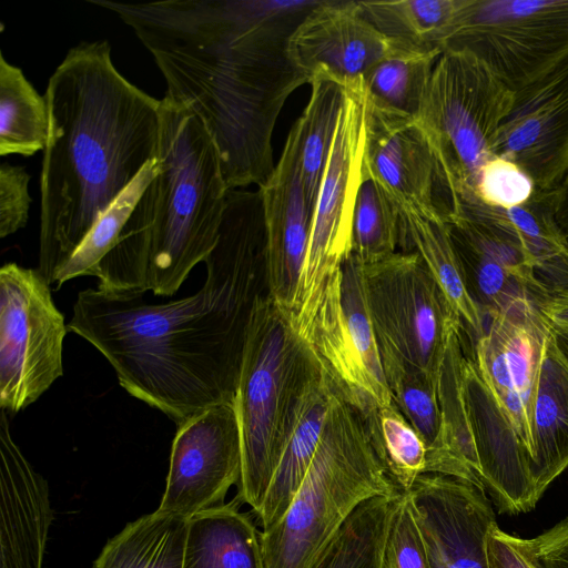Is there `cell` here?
<instances>
[{
    "label": "cell",
    "instance_id": "6da1fadb",
    "mask_svg": "<svg viewBox=\"0 0 568 568\" xmlns=\"http://www.w3.org/2000/svg\"><path fill=\"white\" fill-rule=\"evenodd\" d=\"M260 191L229 190L206 278L194 294L150 304L143 294L78 293L68 331L111 364L120 386L175 424L233 402L254 297L252 275L265 254Z\"/></svg>",
    "mask_w": 568,
    "mask_h": 568
},
{
    "label": "cell",
    "instance_id": "7a4b0ae2",
    "mask_svg": "<svg viewBox=\"0 0 568 568\" xmlns=\"http://www.w3.org/2000/svg\"><path fill=\"white\" fill-rule=\"evenodd\" d=\"M318 0H87L129 26L166 83L163 99L199 115L227 190L263 185L287 98L308 83L288 42Z\"/></svg>",
    "mask_w": 568,
    "mask_h": 568
},
{
    "label": "cell",
    "instance_id": "3957f363",
    "mask_svg": "<svg viewBox=\"0 0 568 568\" xmlns=\"http://www.w3.org/2000/svg\"><path fill=\"white\" fill-rule=\"evenodd\" d=\"M44 98L38 270L51 286L95 222L156 160L161 100L118 71L108 40L72 47Z\"/></svg>",
    "mask_w": 568,
    "mask_h": 568
},
{
    "label": "cell",
    "instance_id": "277c9868",
    "mask_svg": "<svg viewBox=\"0 0 568 568\" xmlns=\"http://www.w3.org/2000/svg\"><path fill=\"white\" fill-rule=\"evenodd\" d=\"M158 173L91 276L98 288L172 296L215 247L227 187L202 119L161 100Z\"/></svg>",
    "mask_w": 568,
    "mask_h": 568
},
{
    "label": "cell",
    "instance_id": "5b68a950",
    "mask_svg": "<svg viewBox=\"0 0 568 568\" xmlns=\"http://www.w3.org/2000/svg\"><path fill=\"white\" fill-rule=\"evenodd\" d=\"M324 368L270 296L250 311L234 395L242 470L236 499L261 510L307 387Z\"/></svg>",
    "mask_w": 568,
    "mask_h": 568
},
{
    "label": "cell",
    "instance_id": "8992f818",
    "mask_svg": "<svg viewBox=\"0 0 568 568\" xmlns=\"http://www.w3.org/2000/svg\"><path fill=\"white\" fill-rule=\"evenodd\" d=\"M399 494L361 414L335 389L301 485L281 519L261 531L266 568H312L359 505Z\"/></svg>",
    "mask_w": 568,
    "mask_h": 568
},
{
    "label": "cell",
    "instance_id": "52a82bcc",
    "mask_svg": "<svg viewBox=\"0 0 568 568\" xmlns=\"http://www.w3.org/2000/svg\"><path fill=\"white\" fill-rule=\"evenodd\" d=\"M513 104V91L473 52L447 49L437 59L417 119L446 185L449 220L475 201L479 176L497 156L498 132Z\"/></svg>",
    "mask_w": 568,
    "mask_h": 568
},
{
    "label": "cell",
    "instance_id": "ba28073f",
    "mask_svg": "<svg viewBox=\"0 0 568 568\" xmlns=\"http://www.w3.org/2000/svg\"><path fill=\"white\" fill-rule=\"evenodd\" d=\"M366 121L364 82L348 84L314 207L294 305L288 314L301 337L308 331L327 285L353 254L354 215L364 181Z\"/></svg>",
    "mask_w": 568,
    "mask_h": 568
},
{
    "label": "cell",
    "instance_id": "9c48e42d",
    "mask_svg": "<svg viewBox=\"0 0 568 568\" xmlns=\"http://www.w3.org/2000/svg\"><path fill=\"white\" fill-rule=\"evenodd\" d=\"M371 318L382 359L438 376L452 332L462 321L415 251L364 265Z\"/></svg>",
    "mask_w": 568,
    "mask_h": 568
},
{
    "label": "cell",
    "instance_id": "30bf717a",
    "mask_svg": "<svg viewBox=\"0 0 568 568\" xmlns=\"http://www.w3.org/2000/svg\"><path fill=\"white\" fill-rule=\"evenodd\" d=\"M447 49L476 54L515 94L568 54V0H460Z\"/></svg>",
    "mask_w": 568,
    "mask_h": 568
},
{
    "label": "cell",
    "instance_id": "8fae6325",
    "mask_svg": "<svg viewBox=\"0 0 568 568\" xmlns=\"http://www.w3.org/2000/svg\"><path fill=\"white\" fill-rule=\"evenodd\" d=\"M39 270L0 268V407L17 414L63 375L68 324Z\"/></svg>",
    "mask_w": 568,
    "mask_h": 568
},
{
    "label": "cell",
    "instance_id": "7c38bea8",
    "mask_svg": "<svg viewBox=\"0 0 568 568\" xmlns=\"http://www.w3.org/2000/svg\"><path fill=\"white\" fill-rule=\"evenodd\" d=\"M303 339L362 418L393 403L368 308L364 264L355 254L327 285Z\"/></svg>",
    "mask_w": 568,
    "mask_h": 568
},
{
    "label": "cell",
    "instance_id": "4fadbf2b",
    "mask_svg": "<svg viewBox=\"0 0 568 568\" xmlns=\"http://www.w3.org/2000/svg\"><path fill=\"white\" fill-rule=\"evenodd\" d=\"M242 446L233 402L204 408L176 424L165 490L156 510L190 519L223 504L239 484Z\"/></svg>",
    "mask_w": 568,
    "mask_h": 568
},
{
    "label": "cell",
    "instance_id": "5bb4252c",
    "mask_svg": "<svg viewBox=\"0 0 568 568\" xmlns=\"http://www.w3.org/2000/svg\"><path fill=\"white\" fill-rule=\"evenodd\" d=\"M363 169L364 179L373 180L397 207L450 219L446 185L419 120L383 109L368 95Z\"/></svg>",
    "mask_w": 568,
    "mask_h": 568
},
{
    "label": "cell",
    "instance_id": "9a60e30c",
    "mask_svg": "<svg viewBox=\"0 0 568 568\" xmlns=\"http://www.w3.org/2000/svg\"><path fill=\"white\" fill-rule=\"evenodd\" d=\"M549 325L540 308L519 305L486 318L473 359L532 459L534 408Z\"/></svg>",
    "mask_w": 568,
    "mask_h": 568
},
{
    "label": "cell",
    "instance_id": "2e32d148",
    "mask_svg": "<svg viewBox=\"0 0 568 568\" xmlns=\"http://www.w3.org/2000/svg\"><path fill=\"white\" fill-rule=\"evenodd\" d=\"M495 153L517 164L536 190L559 189L568 175V54L514 94Z\"/></svg>",
    "mask_w": 568,
    "mask_h": 568
},
{
    "label": "cell",
    "instance_id": "e0dca14e",
    "mask_svg": "<svg viewBox=\"0 0 568 568\" xmlns=\"http://www.w3.org/2000/svg\"><path fill=\"white\" fill-rule=\"evenodd\" d=\"M406 495L430 568H489L487 538L497 521L483 487L458 477L424 474Z\"/></svg>",
    "mask_w": 568,
    "mask_h": 568
},
{
    "label": "cell",
    "instance_id": "ac0fdd59",
    "mask_svg": "<svg viewBox=\"0 0 568 568\" xmlns=\"http://www.w3.org/2000/svg\"><path fill=\"white\" fill-rule=\"evenodd\" d=\"M446 223L468 292L485 318L519 305L541 308L552 296L520 243L501 225L481 215Z\"/></svg>",
    "mask_w": 568,
    "mask_h": 568
},
{
    "label": "cell",
    "instance_id": "d6986e66",
    "mask_svg": "<svg viewBox=\"0 0 568 568\" xmlns=\"http://www.w3.org/2000/svg\"><path fill=\"white\" fill-rule=\"evenodd\" d=\"M462 388L484 489L500 514L531 510L539 499L531 477L530 454L475 361L466 355Z\"/></svg>",
    "mask_w": 568,
    "mask_h": 568
},
{
    "label": "cell",
    "instance_id": "ffe728a7",
    "mask_svg": "<svg viewBox=\"0 0 568 568\" xmlns=\"http://www.w3.org/2000/svg\"><path fill=\"white\" fill-rule=\"evenodd\" d=\"M402 45L372 26L357 1L318 0L292 33L288 52L308 84L323 72L348 85Z\"/></svg>",
    "mask_w": 568,
    "mask_h": 568
},
{
    "label": "cell",
    "instance_id": "44dd1931",
    "mask_svg": "<svg viewBox=\"0 0 568 568\" xmlns=\"http://www.w3.org/2000/svg\"><path fill=\"white\" fill-rule=\"evenodd\" d=\"M257 189L264 210L267 294L290 314L307 251L314 213L307 200L298 145L292 130L273 173Z\"/></svg>",
    "mask_w": 568,
    "mask_h": 568
},
{
    "label": "cell",
    "instance_id": "7402d4cb",
    "mask_svg": "<svg viewBox=\"0 0 568 568\" xmlns=\"http://www.w3.org/2000/svg\"><path fill=\"white\" fill-rule=\"evenodd\" d=\"M0 568H42L53 511L44 478L11 436L0 416Z\"/></svg>",
    "mask_w": 568,
    "mask_h": 568
},
{
    "label": "cell",
    "instance_id": "603a6c76",
    "mask_svg": "<svg viewBox=\"0 0 568 568\" xmlns=\"http://www.w3.org/2000/svg\"><path fill=\"white\" fill-rule=\"evenodd\" d=\"M555 201L556 191L536 190L526 203L510 209L477 203L462 211L486 216L506 229L520 243L536 275L552 295L568 292V243L555 220Z\"/></svg>",
    "mask_w": 568,
    "mask_h": 568
},
{
    "label": "cell",
    "instance_id": "cb8c5ba5",
    "mask_svg": "<svg viewBox=\"0 0 568 568\" xmlns=\"http://www.w3.org/2000/svg\"><path fill=\"white\" fill-rule=\"evenodd\" d=\"M568 467V366L549 328L534 408L531 477L538 499Z\"/></svg>",
    "mask_w": 568,
    "mask_h": 568
},
{
    "label": "cell",
    "instance_id": "d4e9b609",
    "mask_svg": "<svg viewBox=\"0 0 568 568\" xmlns=\"http://www.w3.org/2000/svg\"><path fill=\"white\" fill-rule=\"evenodd\" d=\"M462 331L457 327L452 332L438 373L440 433L428 450L427 474L458 477L483 487L462 388Z\"/></svg>",
    "mask_w": 568,
    "mask_h": 568
},
{
    "label": "cell",
    "instance_id": "484cf974",
    "mask_svg": "<svg viewBox=\"0 0 568 568\" xmlns=\"http://www.w3.org/2000/svg\"><path fill=\"white\" fill-rule=\"evenodd\" d=\"M334 392L335 387L323 368L306 389L280 464L256 515L262 530L281 519L301 485L318 446Z\"/></svg>",
    "mask_w": 568,
    "mask_h": 568
},
{
    "label": "cell",
    "instance_id": "4316f807",
    "mask_svg": "<svg viewBox=\"0 0 568 568\" xmlns=\"http://www.w3.org/2000/svg\"><path fill=\"white\" fill-rule=\"evenodd\" d=\"M235 498L189 519L183 568H266L261 532Z\"/></svg>",
    "mask_w": 568,
    "mask_h": 568
},
{
    "label": "cell",
    "instance_id": "83f0119b",
    "mask_svg": "<svg viewBox=\"0 0 568 568\" xmlns=\"http://www.w3.org/2000/svg\"><path fill=\"white\" fill-rule=\"evenodd\" d=\"M404 222L403 247L413 248L444 292L474 343L483 335L486 318L471 298L447 223L410 209H399Z\"/></svg>",
    "mask_w": 568,
    "mask_h": 568
},
{
    "label": "cell",
    "instance_id": "f1b7e54d",
    "mask_svg": "<svg viewBox=\"0 0 568 568\" xmlns=\"http://www.w3.org/2000/svg\"><path fill=\"white\" fill-rule=\"evenodd\" d=\"M189 519L155 510L129 523L93 568H183Z\"/></svg>",
    "mask_w": 568,
    "mask_h": 568
},
{
    "label": "cell",
    "instance_id": "f546056e",
    "mask_svg": "<svg viewBox=\"0 0 568 568\" xmlns=\"http://www.w3.org/2000/svg\"><path fill=\"white\" fill-rule=\"evenodd\" d=\"M310 84V101L291 130L297 141L302 178L314 211L348 85L323 72L315 73Z\"/></svg>",
    "mask_w": 568,
    "mask_h": 568
},
{
    "label": "cell",
    "instance_id": "4dcf8cb0",
    "mask_svg": "<svg viewBox=\"0 0 568 568\" xmlns=\"http://www.w3.org/2000/svg\"><path fill=\"white\" fill-rule=\"evenodd\" d=\"M362 16L389 39L443 53L460 0L357 1Z\"/></svg>",
    "mask_w": 568,
    "mask_h": 568
},
{
    "label": "cell",
    "instance_id": "1f68e13d",
    "mask_svg": "<svg viewBox=\"0 0 568 568\" xmlns=\"http://www.w3.org/2000/svg\"><path fill=\"white\" fill-rule=\"evenodd\" d=\"M48 139L45 98L0 51V155L31 156L44 150Z\"/></svg>",
    "mask_w": 568,
    "mask_h": 568
},
{
    "label": "cell",
    "instance_id": "d6a6232c",
    "mask_svg": "<svg viewBox=\"0 0 568 568\" xmlns=\"http://www.w3.org/2000/svg\"><path fill=\"white\" fill-rule=\"evenodd\" d=\"M440 54L399 47L364 77L368 99L383 109L417 118Z\"/></svg>",
    "mask_w": 568,
    "mask_h": 568
},
{
    "label": "cell",
    "instance_id": "836d02e7",
    "mask_svg": "<svg viewBox=\"0 0 568 568\" xmlns=\"http://www.w3.org/2000/svg\"><path fill=\"white\" fill-rule=\"evenodd\" d=\"M398 496H375L359 505L312 568H383L386 534Z\"/></svg>",
    "mask_w": 568,
    "mask_h": 568
},
{
    "label": "cell",
    "instance_id": "e575fe53",
    "mask_svg": "<svg viewBox=\"0 0 568 568\" xmlns=\"http://www.w3.org/2000/svg\"><path fill=\"white\" fill-rule=\"evenodd\" d=\"M363 419L389 478L399 493L406 494L419 476L427 474L424 439L394 403Z\"/></svg>",
    "mask_w": 568,
    "mask_h": 568
},
{
    "label": "cell",
    "instance_id": "d590c367",
    "mask_svg": "<svg viewBox=\"0 0 568 568\" xmlns=\"http://www.w3.org/2000/svg\"><path fill=\"white\" fill-rule=\"evenodd\" d=\"M156 173V161H151L143 168L134 181L95 222L69 261L58 272L51 285L53 290H59L65 282L75 277L92 275L100 261L115 245L139 199Z\"/></svg>",
    "mask_w": 568,
    "mask_h": 568
},
{
    "label": "cell",
    "instance_id": "8d00e7d4",
    "mask_svg": "<svg viewBox=\"0 0 568 568\" xmlns=\"http://www.w3.org/2000/svg\"><path fill=\"white\" fill-rule=\"evenodd\" d=\"M404 239L398 207L373 180L364 179L354 215L353 254L369 265L396 253Z\"/></svg>",
    "mask_w": 568,
    "mask_h": 568
},
{
    "label": "cell",
    "instance_id": "74e56055",
    "mask_svg": "<svg viewBox=\"0 0 568 568\" xmlns=\"http://www.w3.org/2000/svg\"><path fill=\"white\" fill-rule=\"evenodd\" d=\"M382 364L393 403L429 450L440 433L438 376L392 359Z\"/></svg>",
    "mask_w": 568,
    "mask_h": 568
},
{
    "label": "cell",
    "instance_id": "f35d334b",
    "mask_svg": "<svg viewBox=\"0 0 568 568\" xmlns=\"http://www.w3.org/2000/svg\"><path fill=\"white\" fill-rule=\"evenodd\" d=\"M383 568H430L426 546L406 494L393 506L386 534Z\"/></svg>",
    "mask_w": 568,
    "mask_h": 568
},
{
    "label": "cell",
    "instance_id": "ab89813d",
    "mask_svg": "<svg viewBox=\"0 0 568 568\" xmlns=\"http://www.w3.org/2000/svg\"><path fill=\"white\" fill-rule=\"evenodd\" d=\"M535 191L534 182L517 164L495 156L483 169L475 201L467 206L481 203L499 209H510L526 203Z\"/></svg>",
    "mask_w": 568,
    "mask_h": 568
},
{
    "label": "cell",
    "instance_id": "60d3db41",
    "mask_svg": "<svg viewBox=\"0 0 568 568\" xmlns=\"http://www.w3.org/2000/svg\"><path fill=\"white\" fill-rule=\"evenodd\" d=\"M30 175L23 166L0 165V237L4 239L24 227L29 219L31 197Z\"/></svg>",
    "mask_w": 568,
    "mask_h": 568
},
{
    "label": "cell",
    "instance_id": "b9f144b4",
    "mask_svg": "<svg viewBox=\"0 0 568 568\" xmlns=\"http://www.w3.org/2000/svg\"><path fill=\"white\" fill-rule=\"evenodd\" d=\"M487 556L489 568H540L530 539L508 534L498 524L488 534Z\"/></svg>",
    "mask_w": 568,
    "mask_h": 568
},
{
    "label": "cell",
    "instance_id": "7bdbcfd3",
    "mask_svg": "<svg viewBox=\"0 0 568 568\" xmlns=\"http://www.w3.org/2000/svg\"><path fill=\"white\" fill-rule=\"evenodd\" d=\"M540 568H568V517L530 539Z\"/></svg>",
    "mask_w": 568,
    "mask_h": 568
},
{
    "label": "cell",
    "instance_id": "ee69618b",
    "mask_svg": "<svg viewBox=\"0 0 568 568\" xmlns=\"http://www.w3.org/2000/svg\"><path fill=\"white\" fill-rule=\"evenodd\" d=\"M540 312L549 324L568 325V292L552 295Z\"/></svg>",
    "mask_w": 568,
    "mask_h": 568
},
{
    "label": "cell",
    "instance_id": "f6af8a7d",
    "mask_svg": "<svg viewBox=\"0 0 568 568\" xmlns=\"http://www.w3.org/2000/svg\"><path fill=\"white\" fill-rule=\"evenodd\" d=\"M555 220L568 243V175L556 190Z\"/></svg>",
    "mask_w": 568,
    "mask_h": 568
},
{
    "label": "cell",
    "instance_id": "bcb514c9",
    "mask_svg": "<svg viewBox=\"0 0 568 568\" xmlns=\"http://www.w3.org/2000/svg\"><path fill=\"white\" fill-rule=\"evenodd\" d=\"M555 344L568 366V325H554L549 324Z\"/></svg>",
    "mask_w": 568,
    "mask_h": 568
}]
</instances>
